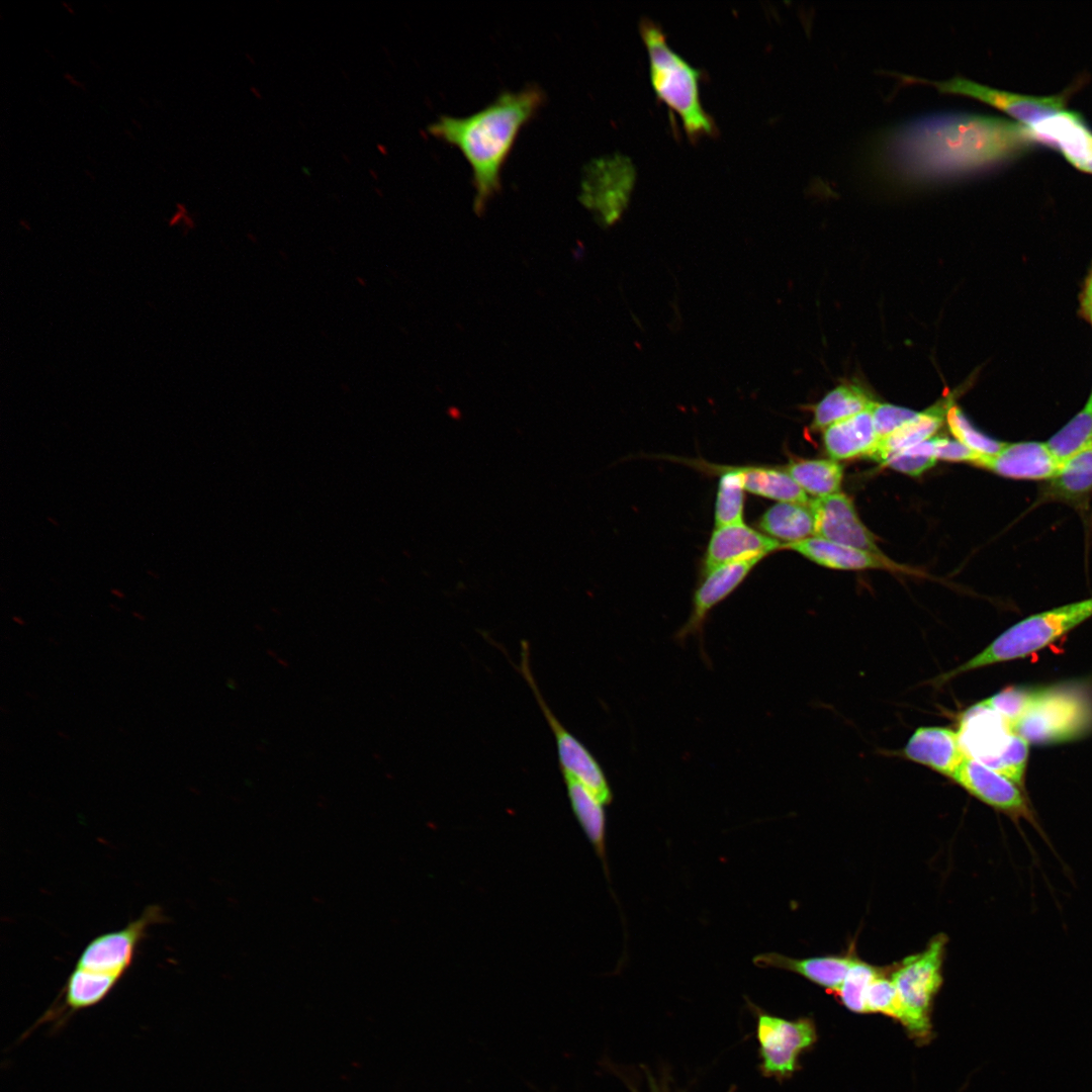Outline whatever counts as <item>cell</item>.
<instances>
[{
  "label": "cell",
  "mask_w": 1092,
  "mask_h": 1092,
  "mask_svg": "<svg viewBox=\"0 0 1092 1092\" xmlns=\"http://www.w3.org/2000/svg\"><path fill=\"white\" fill-rule=\"evenodd\" d=\"M815 519V535L826 540L884 555L874 535L859 520L853 503L844 493H834L811 499Z\"/></svg>",
  "instance_id": "obj_12"
},
{
  "label": "cell",
  "mask_w": 1092,
  "mask_h": 1092,
  "mask_svg": "<svg viewBox=\"0 0 1092 1092\" xmlns=\"http://www.w3.org/2000/svg\"><path fill=\"white\" fill-rule=\"evenodd\" d=\"M12 620L20 626H24L26 624L25 621L18 616H13Z\"/></svg>",
  "instance_id": "obj_38"
},
{
  "label": "cell",
  "mask_w": 1092,
  "mask_h": 1092,
  "mask_svg": "<svg viewBox=\"0 0 1092 1092\" xmlns=\"http://www.w3.org/2000/svg\"><path fill=\"white\" fill-rule=\"evenodd\" d=\"M760 560L732 562L706 573L694 594L690 617L675 633L674 640L684 643L687 638L697 636L702 646L704 626L711 610L731 595Z\"/></svg>",
  "instance_id": "obj_13"
},
{
  "label": "cell",
  "mask_w": 1092,
  "mask_h": 1092,
  "mask_svg": "<svg viewBox=\"0 0 1092 1092\" xmlns=\"http://www.w3.org/2000/svg\"><path fill=\"white\" fill-rule=\"evenodd\" d=\"M744 491L740 467L722 473L715 504L716 527L743 523Z\"/></svg>",
  "instance_id": "obj_29"
},
{
  "label": "cell",
  "mask_w": 1092,
  "mask_h": 1092,
  "mask_svg": "<svg viewBox=\"0 0 1092 1092\" xmlns=\"http://www.w3.org/2000/svg\"><path fill=\"white\" fill-rule=\"evenodd\" d=\"M908 81L926 83L939 92L972 97L985 102L1013 116L1023 125H1031L1041 118L1065 108L1066 95L1028 96L999 89H994L964 77H953L944 81L923 80L912 76H903Z\"/></svg>",
  "instance_id": "obj_11"
},
{
  "label": "cell",
  "mask_w": 1092,
  "mask_h": 1092,
  "mask_svg": "<svg viewBox=\"0 0 1092 1092\" xmlns=\"http://www.w3.org/2000/svg\"><path fill=\"white\" fill-rule=\"evenodd\" d=\"M855 960L856 957L851 953L795 959L779 952H765L755 956L752 961L759 968L793 972L835 993Z\"/></svg>",
  "instance_id": "obj_18"
},
{
  "label": "cell",
  "mask_w": 1092,
  "mask_h": 1092,
  "mask_svg": "<svg viewBox=\"0 0 1092 1092\" xmlns=\"http://www.w3.org/2000/svg\"><path fill=\"white\" fill-rule=\"evenodd\" d=\"M1045 444L1061 465L1092 446V393L1085 406Z\"/></svg>",
  "instance_id": "obj_28"
},
{
  "label": "cell",
  "mask_w": 1092,
  "mask_h": 1092,
  "mask_svg": "<svg viewBox=\"0 0 1092 1092\" xmlns=\"http://www.w3.org/2000/svg\"><path fill=\"white\" fill-rule=\"evenodd\" d=\"M1027 127L1035 143L1058 149L1075 168L1092 174V130L1081 115L1062 109Z\"/></svg>",
  "instance_id": "obj_14"
},
{
  "label": "cell",
  "mask_w": 1092,
  "mask_h": 1092,
  "mask_svg": "<svg viewBox=\"0 0 1092 1092\" xmlns=\"http://www.w3.org/2000/svg\"><path fill=\"white\" fill-rule=\"evenodd\" d=\"M519 670L532 690L554 734L563 778H571L584 785L604 805L611 803L613 795L602 766L589 750L557 720L541 696L531 672L529 646L525 641L522 642Z\"/></svg>",
  "instance_id": "obj_9"
},
{
  "label": "cell",
  "mask_w": 1092,
  "mask_h": 1092,
  "mask_svg": "<svg viewBox=\"0 0 1092 1092\" xmlns=\"http://www.w3.org/2000/svg\"><path fill=\"white\" fill-rule=\"evenodd\" d=\"M936 459L946 461H968L976 463L981 455L977 454L958 440L935 438Z\"/></svg>",
  "instance_id": "obj_36"
},
{
  "label": "cell",
  "mask_w": 1092,
  "mask_h": 1092,
  "mask_svg": "<svg viewBox=\"0 0 1092 1092\" xmlns=\"http://www.w3.org/2000/svg\"><path fill=\"white\" fill-rule=\"evenodd\" d=\"M935 438L904 449L884 463L891 468L911 476H918L936 462Z\"/></svg>",
  "instance_id": "obj_33"
},
{
  "label": "cell",
  "mask_w": 1092,
  "mask_h": 1092,
  "mask_svg": "<svg viewBox=\"0 0 1092 1092\" xmlns=\"http://www.w3.org/2000/svg\"><path fill=\"white\" fill-rule=\"evenodd\" d=\"M782 548L794 550L819 565L833 569L899 568L885 555L873 554L818 536L794 543H785L782 544Z\"/></svg>",
  "instance_id": "obj_19"
},
{
  "label": "cell",
  "mask_w": 1092,
  "mask_h": 1092,
  "mask_svg": "<svg viewBox=\"0 0 1092 1092\" xmlns=\"http://www.w3.org/2000/svg\"><path fill=\"white\" fill-rule=\"evenodd\" d=\"M1091 720L1088 704L1068 690L1042 689L1030 709L1014 724L1029 743H1051L1079 735Z\"/></svg>",
  "instance_id": "obj_7"
},
{
  "label": "cell",
  "mask_w": 1092,
  "mask_h": 1092,
  "mask_svg": "<svg viewBox=\"0 0 1092 1092\" xmlns=\"http://www.w3.org/2000/svg\"><path fill=\"white\" fill-rule=\"evenodd\" d=\"M946 943L945 934L935 935L922 951L905 958L889 975L901 1004L900 1022L919 1041L931 1035V1006L942 984Z\"/></svg>",
  "instance_id": "obj_6"
},
{
  "label": "cell",
  "mask_w": 1092,
  "mask_h": 1092,
  "mask_svg": "<svg viewBox=\"0 0 1092 1092\" xmlns=\"http://www.w3.org/2000/svg\"><path fill=\"white\" fill-rule=\"evenodd\" d=\"M132 615H133V617L138 618L141 621H144L146 619V617L144 615H142L141 613H138V612H132Z\"/></svg>",
  "instance_id": "obj_40"
},
{
  "label": "cell",
  "mask_w": 1092,
  "mask_h": 1092,
  "mask_svg": "<svg viewBox=\"0 0 1092 1092\" xmlns=\"http://www.w3.org/2000/svg\"><path fill=\"white\" fill-rule=\"evenodd\" d=\"M1092 490V446L1062 464L1050 479L1045 494L1066 502H1077Z\"/></svg>",
  "instance_id": "obj_26"
},
{
  "label": "cell",
  "mask_w": 1092,
  "mask_h": 1092,
  "mask_svg": "<svg viewBox=\"0 0 1092 1092\" xmlns=\"http://www.w3.org/2000/svg\"><path fill=\"white\" fill-rule=\"evenodd\" d=\"M782 543L744 523L715 527L705 553V574L724 564L763 558Z\"/></svg>",
  "instance_id": "obj_15"
},
{
  "label": "cell",
  "mask_w": 1092,
  "mask_h": 1092,
  "mask_svg": "<svg viewBox=\"0 0 1092 1092\" xmlns=\"http://www.w3.org/2000/svg\"><path fill=\"white\" fill-rule=\"evenodd\" d=\"M1081 307L1085 317L1092 326V266L1085 279L1082 295H1081Z\"/></svg>",
  "instance_id": "obj_37"
},
{
  "label": "cell",
  "mask_w": 1092,
  "mask_h": 1092,
  "mask_svg": "<svg viewBox=\"0 0 1092 1092\" xmlns=\"http://www.w3.org/2000/svg\"><path fill=\"white\" fill-rule=\"evenodd\" d=\"M1027 126L976 114H937L887 132L879 163L904 183L952 180L991 169L1026 152Z\"/></svg>",
  "instance_id": "obj_1"
},
{
  "label": "cell",
  "mask_w": 1092,
  "mask_h": 1092,
  "mask_svg": "<svg viewBox=\"0 0 1092 1092\" xmlns=\"http://www.w3.org/2000/svg\"><path fill=\"white\" fill-rule=\"evenodd\" d=\"M950 779L979 801L1007 815L1016 825L1020 820L1028 822L1050 845L1026 796L1012 781L969 756Z\"/></svg>",
  "instance_id": "obj_10"
},
{
  "label": "cell",
  "mask_w": 1092,
  "mask_h": 1092,
  "mask_svg": "<svg viewBox=\"0 0 1092 1092\" xmlns=\"http://www.w3.org/2000/svg\"><path fill=\"white\" fill-rule=\"evenodd\" d=\"M900 754L947 778L952 777L967 756L958 732L945 727H919Z\"/></svg>",
  "instance_id": "obj_17"
},
{
  "label": "cell",
  "mask_w": 1092,
  "mask_h": 1092,
  "mask_svg": "<svg viewBox=\"0 0 1092 1092\" xmlns=\"http://www.w3.org/2000/svg\"><path fill=\"white\" fill-rule=\"evenodd\" d=\"M958 735L967 756L1023 786L1029 742L1010 721L980 702L964 713Z\"/></svg>",
  "instance_id": "obj_5"
},
{
  "label": "cell",
  "mask_w": 1092,
  "mask_h": 1092,
  "mask_svg": "<svg viewBox=\"0 0 1092 1092\" xmlns=\"http://www.w3.org/2000/svg\"><path fill=\"white\" fill-rule=\"evenodd\" d=\"M975 464L1016 479H1051L1062 466L1045 443L1034 441L1006 443L997 454L981 456Z\"/></svg>",
  "instance_id": "obj_16"
},
{
  "label": "cell",
  "mask_w": 1092,
  "mask_h": 1092,
  "mask_svg": "<svg viewBox=\"0 0 1092 1092\" xmlns=\"http://www.w3.org/2000/svg\"><path fill=\"white\" fill-rule=\"evenodd\" d=\"M952 400L953 396L948 395L918 413L898 430L880 439L866 456L884 464L894 454L930 439L941 427L948 408L953 404Z\"/></svg>",
  "instance_id": "obj_20"
},
{
  "label": "cell",
  "mask_w": 1092,
  "mask_h": 1092,
  "mask_svg": "<svg viewBox=\"0 0 1092 1092\" xmlns=\"http://www.w3.org/2000/svg\"><path fill=\"white\" fill-rule=\"evenodd\" d=\"M878 440L871 411L832 424L823 434L824 447L835 461L866 456Z\"/></svg>",
  "instance_id": "obj_21"
},
{
  "label": "cell",
  "mask_w": 1092,
  "mask_h": 1092,
  "mask_svg": "<svg viewBox=\"0 0 1092 1092\" xmlns=\"http://www.w3.org/2000/svg\"><path fill=\"white\" fill-rule=\"evenodd\" d=\"M1041 690L1008 688L981 703L1006 718L1014 726L1034 704Z\"/></svg>",
  "instance_id": "obj_32"
},
{
  "label": "cell",
  "mask_w": 1092,
  "mask_h": 1092,
  "mask_svg": "<svg viewBox=\"0 0 1092 1092\" xmlns=\"http://www.w3.org/2000/svg\"><path fill=\"white\" fill-rule=\"evenodd\" d=\"M786 471L807 493L824 497L839 492L843 470L835 460L804 459L790 462Z\"/></svg>",
  "instance_id": "obj_27"
},
{
  "label": "cell",
  "mask_w": 1092,
  "mask_h": 1092,
  "mask_svg": "<svg viewBox=\"0 0 1092 1092\" xmlns=\"http://www.w3.org/2000/svg\"><path fill=\"white\" fill-rule=\"evenodd\" d=\"M876 401L864 389L853 384H842L829 391L815 406L812 428L826 429L832 424L871 411Z\"/></svg>",
  "instance_id": "obj_23"
},
{
  "label": "cell",
  "mask_w": 1092,
  "mask_h": 1092,
  "mask_svg": "<svg viewBox=\"0 0 1092 1092\" xmlns=\"http://www.w3.org/2000/svg\"><path fill=\"white\" fill-rule=\"evenodd\" d=\"M740 471L745 490L753 494L779 500L780 503L809 505L811 502L803 488L786 470L768 467H741Z\"/></svg>",
  "instance_id": "obj_24"
},
{
  "label": "cell",
  "mask_w": 1092,
  "mask_h": 1092,
  "mask_svg": "<svg viewBox=\"0 0 1092 1092\" xmlns=\"http://www.w3.org/2000/svg\"><path fill=\"white\" fill-rule=\"evenodd\" d=\"M945 420L957 440L981 456L995 455L1006 444L977 430L954 404L948 408Z\"/></svg>",
  "instance_id": "obj_31"
},
{
  "label": "cell",
  "mask_w": 1092,
  "mask_h": 1092,
  "mask_svg": "<svg viewBox=\"0 0 1092 1092\" xmlns=\"http://www.w3.org/2000/svg\"><path fill=\"white\" fill-rule=\"evenodd\" d=\"M758 527L769 537L787 543L815 535V519L810 504H776L763 513Z\"/></svg>",
  "instance_id": "obj_22"
},
{
  "label": "cell",
  "mask_w": 1092,
  "mask_h": 1092,
  "mask_svg": "<svg viewBox=\"0 0 1092 1092\" xmlns=\"http://www.w3.org/2000/svg\"><path fill=\"white\" fill-rule=\"evenodd\" d=\"M866 1010L868 1012L882 1013L900 1022L901 1004L897 989L891 980L882 972L870 984L866 993Z\"/></svg>",
  "instance_id": "obj_34"
},
{
  "label": "cell",
  "mask_w": 1092,
  "mask_h": 1092,
  "mask_svg": "<svg viewBox=\"0 0 1092 1092\" xmlns=\"http://www.w3.org/2000/svg\"><path fill=\"white\" fill-rule=\"evenodd\" d=\"M756 1038L763 1076L784 1080L798 1069L800 1055L816 1041L809 1018L789 1020L762 1011L757 1013Z\"/></svg>",
  "instance_id": "obj_8"
},
{
  "label": "cell",
  "mask_w": 1092,
  "mask_h": 1092,
  "mask_svg": "<svg viewBox=\"0 0 1092 1092\" xmlns=\"http://www.w3.org/2000/svg\"><path fill=\"white\" fill-rule=\"evenodd\" d=\"M1091 617L1092 598L1031 615L1005 630L968 661L939 675L935 681L945 682L977 668L1026 657Z\"/></svg>",
  "instance_id": "obj_4"
},
{
  "label": "cell",
  "mask_w": 1092,
  "mask_h": 1092,
  "mask_svg": "<svg viewBox=\"0 0 1092 1092\" xmlns=\"http://www.w3.org/2000/svg\"><path fill=\"white\" fill-rule=\"evenodd\" d=\"M58 734H59V735H60L61 737H63V738L69 739L68 735H67V734H64V733H62L61 731H58Z\"/></svg>",
  "instance_id": "obj_41"
},
{
  "label": "cell",
  "mask_w": 1092,
  "mask_h": 1092,
  "mask_svg": "<svg viewBox=\"0 0 1092 1092\" xmlns=\"http://www.w3.org/2000/svg\"><path fill=\"white\" fill-rule=\"evenodd\" d=\"M111 593H112V594H113L114 596H116V597H118V598H121V599H124V597H125V596H124V594H123V593H122L121 590H119V589H116V588H112V589H111Z\"/></svg>",
  "instance_id": "obj_39"
},
{
  "label": "cell",
  "mask_w": 1092,
  "mask_h": 1092,
  "mask_svg": "<svg viewBox=\"0 0 1092 1092\" xmlns=\"http://www.w3.org/2000/svg\"><path fill=\"white\" fill-rule=\"evenodd\" d=\"M572 811L598 855L605 858L606 813L604 804L581 783L564 778Z\"/></svg>",
  "instance_id": "obj_25"
},
{
  "label": "cell",
  "mask_w": 1092,
  "mask_h": 1092,
  "mask_svg": "<svg viewBox=\"0 0 1092 1092\" xmlns=\"http://www.w3.org/2000/svg\"><path fill=\"white\" fill-rule=\"evenodd\" d=\"M871 413L879 440L889 436L918 414L906 407L878 402L873 406Z\"/></svg>",
  "instance_id": "obj_35"
},
{
  "label": "cell",
  "mask_w": 1092,
  "mask_h": 1092,
  "mask_svg": "<svg viewBox=\"0 0 1092 1092\" xmlns=\"http://www.w3.org/2000/svg\"><path fill=\"white\" fill-rule=\"evenodd\" d=\"M639 29L648 51L650 81L656 96L680 116L691 140L717 133L714 119L700 100L702 73L671 50L656 22L644 17Z\"/></svg>",
  "instance_id": "obj_3"
},
{
  "label": "cell",
  "mask_w": 1092,
  "mask_h": 1092,
  "mask_svg": "<svg viewBox=\"0 0 1092 1092\" xmlns=\"http://www.w3.org/2000/svg\"><path fill=\"white\" fill-rule=\"evenodd\" d=\"M544 100L543 90L533 84L519 91H504L467 116L440 115L429 125L431 134L459 149L469 163L477 213L499 192L500 172L517 135Z\"/></svg>",
  "instance_id": "obj_2"
},
{
  "label": "cell",
  "mask_w": 1092,
  "mask_h": 1092,
  "mask_svg": "<svg viewBox=\"0 0 1092 1092\" xmlns=\"http://www.w3.org/2000/svg\"><path fill=\"white\" fill-rule=\"evenodd\" d=\"M882 972L873 965L856 958L842 984L835 992L836 996L848 1010L856 1013H867V990L873 980Z\"/></svg>",
  "instance_id": "obj_30"
}]
</instances>
